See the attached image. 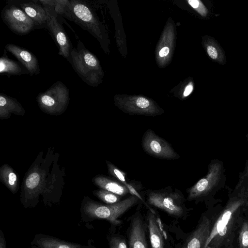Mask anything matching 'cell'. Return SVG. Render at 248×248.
<instances>
[{"instance_id":"obj_9","label":"cell","mask_w":248,"mask_h":248,"mask_svg":"<svg viewBox=\"0 0 248 248\" xmlns=\"http://www.w3.org/2000/svg\"><path fill=\"white\" fill-rule=\"evenodd\" d=\"M1 15L6 26L17 35L28 34L35 29L33 21L20 7L16 5L6 4Z\"/></svg>"},{"instance_id":"obj_26","label":"cell","mask_w":248,"mask_h":248,"mask_svg":"<svg viewBox=\"0 0 248 248\" xmlns=\"http://www.w3.org/2000/svg\"><path fill=\"white\" fill-rule=\"evenodd\" d=\"M110 248H128L125 239L121 235H114L109 240Z\"/></svg>"},{"instance_id":"obj_13","label":"cell","mask_w":248,"mask_h":248,"mask_svg":"<svg viewBox=\"0 0 248 248\" xmlns=\"http://www.w3.org/2000/svg\"><path fill=\"white\" fill-rule=\"evenodd\" d=\"M126 231L128 248H149L145 220L140 210L130 217Z\"/></svg>"},{"instance_id":"obj_32","label":"cell","mask_w":248,"mask_h":248,"mask_svg":"<svg viewBox=\"0 0 248 248\" xmlns=\"http://www.w3.org/2000/svg\"><path fill=\"white\" fill-rule=\"evenodd\" d=\"M0 248H6L4 238L1 235L0 238Z\"/></svg>"},{"instance_id":"obj_23","label":"cell","mask_w":248,"mask_h":248,"mask_svg":"<svg viewBox=\"0 0 248 248\" xmlns=\"http://www.w3.org/2000/svg\"><path fill=\"white\" fill-rule=\"evenodd\" d=\"M53 7L58 15L64 16L69 19L71 10L70 0H54Z\"/></svg>"},{"instance_id":"obj_3","label":"cell","mask_w":248,"mask_h":248,"mask_svg":"<svg viewBox=\"0 0 248 248\" xmlns=\"http://www.w3.org/2000/svg\"><path fill=\"white\" fill-rule=\"evenodd\" d=\"M225 180L223 162L218 159L212 160L207 174L186 190V200L197 203L207 200L221 188Z\"/></svg>"},{"instance_id":"obj_8","label":"cell","mask_w":248,"mask_h":248,"mask_svg":"<svg viewBox=\"0 0 248 248\" xmlns=\"http://www.w3.org/2000/svg\"><path fill=\"white\" fill-rule=\"evenodd\" d=\"M141 147L146 154L157 158L176 160L180 157L169 142L158 136L151 129H147L144 133L141 140Z\"/></svg>"},{"instance_id":"obj_1","label":"cell","mask_w":248,"mask_h":248,"mask_svg":"<svg viewBox=\"0 0 248 248\" xmlns=\"http://www.w3.org/2000/svg\"><path fill=\"white\" fill-rule=\"evenodd\" d=\"M246 203L244 189L238 183L226 205L215 220L204 248H234L242 219L241 214L246 209Z\"/></svg>"},{"instance_id":"obj_16","label":"cell","mask_w":248,"mask_h":248,"mask_svg":"<svg viewBox=\"0 0 248 248\" xmlns=\"http://www.w3.org/2000/svg\"><path fill=\"white\" fill-rule=\"evenodd\" d=\"M121 109L130 114H140L155 116L161 114L163 112L154 107L147 98L139 97L135 103L121 104Z\"/></svg>"},{"instance_id":"obj_21","label":"cell","mask_w":248,"mask_h":248,"mask_svg":"<svg viewBox=\"0 0 248 248\" xmlns=\"http://www.w3.org/2000/svg\"><path fill=\"white\" fill-rule=\"evenodd\" d=\"M108 165L110 173L122 184L127 187L129 190V193L136 188L134 184H130L127 182L126 173L125 172L110 163H109Z\"/></svg>"},{"instance_id":"obj_30","label":"cell","mask_w":248,"mask_h":248,"mask_svg":"<svg viewBox=\"0 0 248 248\" xmlns=\"http://www.w3.org/2000/svg\"><path fill=\"white\" fill-rule=\"evenodd\" d=\"M201 1L198 0H189L188 2L194 9H196L201 3Z\"/></svg>"},{"instance_id":"obj_15","label":"cell","mask_w":248,"mask_h":248,"mask_svg":"<svg viewBox=\"0 0 248 248\" xmlns=\"http://www.w3.org/2000/svg\"><path fill=\"white\" fill-rule=\"evenodd\" d=\"M38 0L22 2L19 5L20 7L30 17L34 22L35 29H47V13L45 7L37 3Z\"/></svg>"},{"instance_id":"obj_31","label":"cell","mask_w":248,"mask_h":248,"mask_svg":"<svg viewBox=\"0 0 248 248\" xmlns=\"http://www.w3.org/2000/svg\"><path fill=\"white\" fill-rule=\"evenodd\" d=\"M169 48L165 46L163 47L159 51V54L160 57H164L167 56L169 53Z\"/></svg>"},{"instance_id":"obj_10","label":"cell","mask_w":248,"mask_h":248,"mask_svg":"<svg viewBox=\"0 0 248 248\" xmlns=\"http://www.w3.org/2000/svg\"><path fill=\"white\" fill-rule=\"evenodd\" d=\"M47 13V29L49 31L54 41L59 48L58 54L69 60L73 46L65 30L59 20L58 16L53 7L43 5Z\"/></svg>"},{"instance_id":"obj_11","label":"cell","mask_w":248,"mask_h":248,"mask_svg":"<svg viewBox=\"0 0 248 248\" xmlns=\"http://www.w3.org/2000/svg\"><path fill=\"white\" fill-rule=\"evenodd\" d=\"M214 220L209 214L204 213L195 228L183 236L175 248H204L209 237Z\"/></svg>"},{"instance_id":"obj_7","label":"cell","mask_w":248,"mask_h":248,"mask_svg":"<svg viewBox=\"0 0 248 248\" xmlns=\"http://www.w3.org/2000/svg\"><path fill=\"white\" fill-rule=\"evenodd\" d=\"M68 20L74 22L99 41L103 39L100 23L89 4L80 0H71Z\"/></svg>"},{"instance_id":"obj_12","label":"cell","mask_w":248,"mask_h":248,"mask_svg":"<svg viewBox=\"0 0 248 248\" xmlns=\"http://www.w3.org/2000/svg\"><path fill=\"white\" fill-rule=\"evenodd\" d=\"M69 90L62 82L57 81L37 97L42 108L48 109L64 108L69 99Z\"/></svg>"},{"instance_id":"obj_19","label":"cell","mask_w":248,"mask_h":248,"mask_svg":"<svg viewBox=\"0 0 248 248\" xmlns=\"http://www.w3.org/2000/svg\"><path fill=\"white\" fill-rule=\"evenodd\" d=\"M205 46L207 53L210 58L219 64L225 63V54L216 40L213 39H209L206 43Z\"/></svg>"},{"instance_id":"obj_6","label":"cell","mask_w":248,"mask_h":248,"mask_svg":"<svg viewBox=\"0 0 248 248\" xmlns=\"http://www.w3.org/2000/svg\"><path fill=\"white\" fill-rule=\"evenodd\" d=\"M140 202L139 197L131 195L114 204L102 205L91 203L85 207L84 211L91 217L105 219L112 225L119 226L122 223L119 217Z\"/></svg>"},{"instance_id":"obj_20","label":"cell","mask_w":248,"mask_h":248,"mask_svg":"<svg viewBox=\"0 0 248 248\" xmlns=\"http://www.w3.org/2000/svg\"><path fill=\"white\" fill-rule=\"evenodd\" d=\"M237 248H248V220L242 219L237 238Z\"/></svg>"},{"instance_id":"obj_27","label":"cell","mask_w":248,"mask_h":248,"mask_svg":"<svg viewBox=\"0 0 248 248\" xmlns=\"http://www.w3.org/2000/svg\"><path fill=\"white\" fill-rule=\"evenodd\" d=\"M40 176L38 173L33 172L26 179V185L28 188L33 189L39 184Z\"/></svg>"},{"instance_id":"obj_14","label":"cell","mask_w":248,"mask_h":248,"mask_svg":"<svg viewBox=\"0 0 248 248\" xmlns=\"http://www.w3.org/2000/svg\"><path fill=\"white\" fill-rule=\"evenodd\" d=\"M5 50L13 55L30 75L40 73L38 61L36 56L28 50L13 44H7L5 46Z\"/></svg>"},{"instance_id":"obj_18","label":"cell","mask_w":248,"mask_h":248,"mask_svg":"<svg viewBox=\"0 0 248 248\" xmlns=\"http://www.w3.org/2000/svg\"><path fill=\"white\" fill-rule=\"evenodd\" d=\"M98 184L105 190L121 197L125 196L129 193V189L121 183L102 177L98 179Z\"/></svg>"},{"instance_id":"obj_22","label":"cell","mask_w":248,"mask_h":248,"mask_svg":"<svg viewBox=\"0 0 248 248\" xmlns=\"http://www.w3.org/2000/svg\"><path fill=\"white\" fill-rule=\"evenodd\" d=\"M38 244L41 248H76L74 245L51 238H42Z\"/></svg>"},{"instance_id":"obj_28","label":"cell","mask_w":248,"mask_h":248,"mask_svg":"<svg viewBox=\"0 0 248 248\" xmlns=\"http://www.w3.org/2000/svg\"><path fill=\"white\" fill-rule=\"evenodd\" d=\"M16 180V175L14 172H10L8 175V183L11 186L15 184Z\"/></svg>"},{"instance_id":"obj_5","label":"cell","mask_w":248,"mask_h":248,"mask_svg":"<svg viewBox=\"0 0 248 248\" xmlns=\"http://www.w3.org/2000/svg\"><path fill=\"white\" fill-rule=\"evenodd\" d=\"M145 220L151 248H176L178 243H175L176 239H174V236H180L178 233L173 235L172 233L176 232V229L163 222L154 209H148Z\"/></svg>"},{"instance_id":"obj_25","label":"cell","mask_w":248,"mask_h":248,"mask_svg":"<svg viewBox=\"0 0 248 248\" xmlns=\"http://www.w3.org/2000/svg\"><path fill=\"white\" fill-rule=\"evenodd\" d=\"M97 195L102 201L109 204L117 203L122 198L121 196L105 190L99 191Z\"/></svg>"},{"instance_id":"obj_24","label":"cell","mask_w":248,"mask_h":248,"mask_svg":"<svg viewBox=\"0 0 248 248\" xmlns=\"http://www.w3.org/2000/svg\"><path fill=\"white\" fill-rule=\"evenodd\" d=\"M238 183L244 189L247 202L246 209H248V160L246 161L244 170L239 174Z\"/></svg>"},{"instance_id":"obj_17","label":"cell","mask_w":248,"mask_h":248,"mask_svg":"<svg viewBox=\"0 0 248 248\" xmlns=\"http://www.w3.org/2000/svg\"><path fill=\"white\" fill-rule=\"evenodd\" d=\"M26 73L17 62L10 59L5 54L0 58V73L10 76L20 75Z\"/></svg>"},{"instance_id":"obj_2","label":"cell","mask_w":248,"mask_h":248,"mask_svg":"<svg viewBox=\"0 0 248 248\" xmlns=\"http://www.w3.org/2000/svg\"><path fill=\"white\" fill-rule=\"evenodd\" d=\"M144 194L149 206L161 210L171 217L186 220L189 216L190 210L186 205V199L177 188L169 186L157 190L148 189Z\"/></svg>"},{"instance_id":"obj_29","label":"cell","mask_w":248,"mask_h":248,"mask_svg":"<svg viewBox=\"0 0 248 248\" xmlns=\"http://www.w3.org/2000/svg\"><path fill=\"white\" fill-rule=\"evenodd\" d=\"M193 89V86L192 84H189L187 85L184 92V95L187 96L190 94Z\"/></svg>"},{"instance_id":"obj_4","label":"cell","mask_w":248,"mask_h":248,"mask_svg":"<svg viewBox=\"0 0 248 248\" xmlns=\"http://www.w3.org/2000/svg\"><path fill=\"white\" fill-rule=\"evenodd\" d=\"M81 79L90 86L101 82L102 73L97 57L78 40L77 47H73L68 61Z\"/></svg>"}]
</instances>
